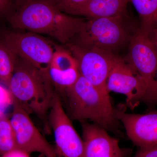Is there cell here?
<instances>
[{
  "label": "cell",
  "mask_w": 157,
  "mask_h": 157,
  "mask_svg": "<svg viewBox=\"0 0 157 157\" xmlns=\"http://www.w3.org/2000/svg\"><path fill=\"white\" fill-rule=\"evenodd\" d=\"M33 1H34V0H17V4L19 6L21 5V6H23Z\"/></svg>",
  "instance_id": "24"
},
{
  "label": "cell",
  "mask_w": 157,
  "mask_h": 157,
  "mask_svg": "<svg viewBox=\"0 0 157 157\" xmlns=\"http://www.w3.org/2000/svg\"><path fill=\"white\" fill-rule=\"evenodd\" d=\"M86 157H123L117 139L98 125L81 122Z\"/></svg>",
  "instance_id": "13"
},
{
  "label": "cell",
  "mask_w": 157,
  "mask_h": 157,
  "mask_svg": "<svg viewBox=\"0 0 157 157\" xmlns=\"http://www.w3.org/2000/svg\"></svg>",
  "instance_id": "26"
},
{
  "label": "cell",
  "mask_w": 157,
  "mask_h": 157,
  "mask_svg": "<svg viewBox=\"0 0 157 157\" xmlns=\"http://www.w3.org/2000/svg\"><path fill=\"white\" fill-rule=\"evenodd\" d=\"M133 157H157V147L140 148Z\"/></svg>",
  "instance_id": "20"
},
{
  "label": "cell",
  "mask_w": 157,
  "mask_h": 157,
  "mask_svg": "<svg viewBox=\"0 0 157 157\" xmlns=\"http://www.w3.org/2000/svg\"><path fill=\"white\" fill-rule=\"evenodd\" d=\"M107 91L126 97L128 107L134 108L140 101H145L146 88L143 79L124 59L117 56L109 72Z\"/></svg>",
  "instance_id": "10"
},
{
  "label": "cell",
  "mask_w": 157,
  "mask_h": 157,
  "mask_svg": "<svg viewBox=\"0 0 157 157\" xmlns=\"http://www.w3.org/2000/svg\"><path fill=\"white\" fill-rule=\"evenodd\" d=\"M17 149L15 137L9 118L0 117V155Z\"/></svg>",
  "instance_id": "17"
},
{
  "label": "cell",
  "mask_w": 157,
  "mask_h": 157,
  "mask_svg": "<svg viewBox=\"0 0 157 157\" xmlns=\"http://www.w3.org/2000/svg\"><path fill=\"white\" fill-rule=\"evenodd\" d=\"M54 48L48 73L57 93L60 95L76 82L80 74L77 60L69 49L56 45Z\"/></svg>",
  "instance_id": "12"
},
{
  "label": "cell",
  "mask_w": 157,
  "mask_h": 157,
  "mask_svg": "<svg viewBox=\"0 0 157 157\" xmlns=\"http://www.w3.org/2000/svg\"><path fill=\"white\" fill-rule=\"evenodd\" d=\"M1 157H31L30 155L27 153L18 149H15L6 154L1 156Z\"/></svg>",
  "instance_id": "21"
},
{
  "label": "cell",
  "mask_w": 157,
  "mask_h": 157,
  "mask_svg": "<svg viewBox=\"0 0 157 157\" xmlns=\"http://www.w3.org/2000/svg\"><path fill=\"white\" fill-rule=\"evenodd\" d=\"M136 10L140 21L141 30L148 34L156 25L157 0H128Z\"/></svg>",
  "instance_id": "15"
},
{
  "label": "cell",
  "mask_w": 157,
  "mask_h": 157,
  "mask_svg": "<svg viewBox=\"0 0 157 157\" xmlns=\"http://www.w3.org/2000/svg\"><path fill=\"white\" fill-rule=\"evenodd\" d=\"M0 157H1V155H0Z\"/></svg>",
  "instance_id": "27"
},
{
  "label": "cell",
  "mask_w": 157,
  "mask_h": 157,
  "mask_svg": "<svg viewBox=\"0 0 157 157\" xmlns=\"http://www.w3.org/2000/svg\"><path fill=\"white\" fill-rule=\"evenodd\" d=\"M148 34L150 39L157 48V26L154 28Z\"/></svg>",
  "instance_id": "23"
},
{
  "label": "cell",
  "mask_w": 157,
  "mask_h": 157,
  "mask_svg": "<svg viewBox=\"0 0 157 157\" xmlns=\"http://www.w3.org/2000/svg\"><path fill=\"white\" fill-rule=\"evenodd\" d=\"M62 12L70 14L89 0H48Z\"/></svg>",
  "instance_id": "18"
},
{
  "label": "cell",
  "mask_w": 157,
  "mask_h": 157,
  "mask_svg": "<svg viewBox=\"0 0 157 157\" xmlns=\"http://www.w3.org/2000/svg\"><path fill=\"white\" fill-rule=\"evenodd\" d=\"M78 63L80 75L107 94V83L109 72L117 56L109 52L93 48H85L67 44Z\"/></svg>",
  "instance_id": "8"
},
{
  "label": "cell",
  "mask_w": 157,
  "mask_h": 157,
  "mask_svg": "<svg viewBox=\"0 0 157 157\" xmlns=\"http://www.w3.org/2000/svg\"><path fill=\"white\" fill-rule=\"evenodd\" d=\"M14 99L9 88L0 82V117L5 115L6 108L13 105Z\"/></svg>",
  "instance_id": "19"
},
{
  "label": "cell",
  "mask_w": 157,
  "mask_h": 157,
  "mask_svg": "<svg viewBox=\"0 0 157 157\" xmlns=\"http://www.w3.org/2000/svg\"><path fill=\"white\" fill-rule=\"evenodd\" d=\"M9 89L14 100L29 114L35 113L45 128L48 114L57 93L49 75L17 56Z\"/></svg>",
  "instance_id": "2"
},
{
  "label": "cell",
  "mask_w": 157,
  "mask_h": 157,
  "mask_svg": "<svg viewBox=\"0 0 157 157\" xmlns=\"http://www.w3.org/2000/svg\"><path fill=\"white\" fill-rule=\"evenodd\" d=\"M12 105L13 110L9 119L17 149L29 155L39 153L46 157H56L54 147L39 132L28 113L14 99Z\"/></svg>",
  "instance_id": "9"
},
{
  "label": "cell",
  "mask_w": 157,
  "mask_h": 157,
  "mask_svg": "<svg viewBox=\"0 0 157 157\" xmlns=\"http://www.w3.org/2000/svg\"><path fill=\"white\" fill-rule=\"evenodd\" d=\"M130 140L140 148L157 147V110L146 114L127 113L116 110Z\"/></svg>",
  "instance_id": "11"
},
{
  "label": "cell",
  "mask_w": 157,
  "mask_h": 157,
  "mask_svg": "<svg viewBox=\"0 0 157 157\" xmlns=\"http://www.w3.org/2000/svg\"><path fill=\"white\" fill-rule=\"evenodd\" d=\"M2 41L16 56L48 74L55 48L48 40L32 32H8L4 34Z\"/></svg>",
  "instance_id": "7"
},
{
  "label": "cell",
  "mask_w": 157,
  "mask_h": 157,
  "mask_svg": "<svg viewBox=\"0 0 157 157\" xmlns=\"http://www.w3.org/2000/svg\"><path fill=\"white\" fill-rule=\"evenodd\" d=\"M17 56L3 42L0 41V82L9 87L17 61Z\"/></svg>",
  "instance_id": "16"
},
{
  "label": "cell",
  "mask_w": 157,
  "mask_h": 157,
  "mask_svg": "<svg viewBox=\"0 0 157 157\" xmlns=\"http://www.w3.org/2000/svg\"><path fill=\"white\" fill-rule=\"evenodd\" d=\"M59 95L73 119L81 123L91 121L106 131H118L120 121L109 94L99 90L81 75L73 85Z\"/></svg>",
  "instance_id": "3"
},
{
  "label": "cell",
  "mask_w": 157,
  "mask_h": 157,
  "mask_svg": "<svg viewBox=\"0 0 157 157\" xmlns=\"http://www.w3.org/2000/svg\"><path fill=\"white\" fill-rule=\"evenodd\" d=\"M126 59L129 66L143 79L146 88L145 101L157 104V48L148 34L139 29L131 37Z\"/></svg>",
  "instance_id": "5"
},
{
  "label": "cell",
  "mask_w": 157,
  "mask_h": 157,
  "mask_svg": "<svg viewBox=\"0 0 157 157\" xmlns=\"http://www.w3.org/2000/svg\"><path fill=\"white\" fill-rule=\"evenodd\" d=\"M128 0H89L77 7L70 14L88 19L125 16Z\"/></svg>",
  "instance_id": "14"
},
{
  "label": "cell",
  "mask_w": 157,
  "mask_h": 157,
  "mask_svg": "<svg viewBox=\"0 0 157 157\" xmlns=\"http://www.w3.org/2000/svg\"><path fill=\"white\" fill-rule=\"evenodd\" d=\"M124 17L84 21L70 43L82 48H97L114 53L131 39Z\"/></svg>",
  "instance_id": "4"
},
{
  "label": "cell",
  "mask_w": 157,
  "mask_h": 157,
  "mask_svg": "<svg viewBox=\"0 0 157 157\" xmlns=\"http://www.w3.org/2000/svg\"><path fill=\"white\" fill-rule=\"evenodd\" d=\"M10 21L14 28L48 35L67 45L84 20L64 14L48 0H34L23 6Z\"/></svg>",
  "instance_id": "1"
},
{
  "label": "cell",
  "mask_w": 157,
  "mask_h": 157,
  "mask_svg": "<svg viewBox=\"0 0 157 157\" xmlns=\"http://www.w3.org/2000/svg\"><path fill=\"white\" fill-rule=\"evenodd\" d=\"M54 135L56 157H86L84 142L73 126L57 93L48 114Z\"/></svg>",
  "instance_id": "6"
},
{
  "label": "cell",
  "mask_w": 157,
  "mask_h": 157,
  "mask_svg": "<svg viewBox=\"0 0 157 157\" xmlns=\"http://www.w3.org/2000/svg\"><path fill=\"white\" fill-rule=\"evenodd\" d=\"M12 0H0V14H2L8 11Z\"/></svg>",
  "instance_id": "22"
},
{
  "label": "cell",
  "mask_w": 157,
  "mask_h": 157,
  "mask_svg": "<svg viewBox=\"0 0 157 157\" xmlns=\"http://www.w3.org/2000/svg\"><path fill=\"white\" fill-rule=\"evenodd\" d=\"M155 26H157V20H156V25Z\"/></svg>",
  "instance_id": "25"
}]
</instances>
